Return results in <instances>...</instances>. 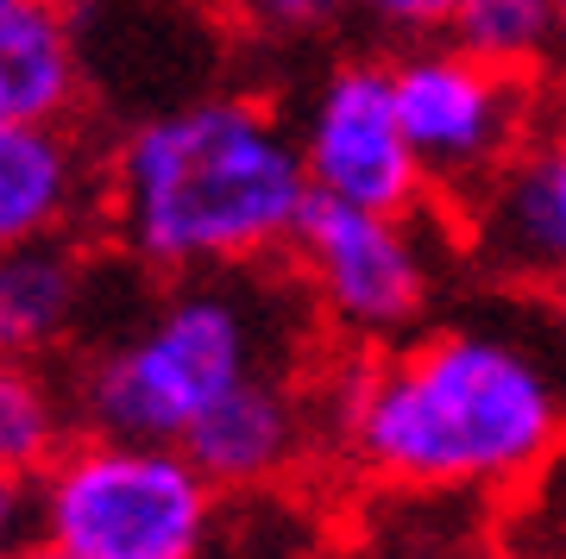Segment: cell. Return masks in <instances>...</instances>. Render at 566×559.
I'll return each mask as SVG.
<instances>
[{
	"instance_id": "1",
	"label": "cell",
	"mask_w": 566,
	"mask_h": 559,
	"mask_svg": "<svg viewBox=\"0 0 566 559\" xmlns=\"http://www.w3.org/2000/svg\"><path fill=\"white\" fill-rule=\"evenodd\" d=\"M322 428L385 491L516 497L566 453V365L510 320H447L346 365Z\"/></svg>"
},
{
	"instance_id": "2",
	"label": "cell",
	"mask_w": 566,
	"mask_h": 559,
	"mask_svg": "<svg viewBox=\"0 0 566 559\" xmlns=\"http://www.w3.org/2000/svg\"><path fill=\"white\" fill-rule=\"evenodd\" d=\"M308 201L296 126L240 88L170 101L126 126L102 158L114 245L139 271L177 283L271 264L290 252Z\"/></svg>"
},
{
	"instance_id": "3",
	"label": "cell",
	"mask_w": 566,
	"mask_h": 559,
	"mask_svg": "<svg viewBox=\"0 0 566 559\" xmlns=\"http://www.w3.org/2000/svg\"><path fill=\"white\" fill-rule=\"evenodd\" d=\"M283 371V308L240 277H189L158 296L76 378V415L88 434L182 446L240 383Z\"/></svg>"
},
{
	"instance_id": "4",
	"label": "cell",
	"mask_w": 566,
	"mask_h": 559,
	"mask_svg": "<svg viewBox=\"0 0 566 559\" xmlns=\"http://www.w3.org/2000/svg\"><path fill=\"white\" fill-rule=\"evenodd\" d=\"M39 547L63 559H202L221 491L182 446L76 434L32 484Z\"/></svg>"
},
{
	"instance_id": "5",
	"label": "cell",
	"mask_w": 566,
	"mask_h": 559,
	"mask_svg": "<svg viewBox=\"0 0 566 559\" xmlns=\"http://www.w3.org/2000/svg\"><path fill=\"white\" fill-rule=\"evenodd\" d=\"M397 114H403L409 151L422 164L428 196L447 214H460L528 139L554 107L547 82L504 76L491 63L465 57L447 39H416L390 57Z\"/></svg>"
},
{
	"instance_id": "6",
	"label": "cell",
	"mask_w": 566,
	"mask_h": 559,
	"mask_svg": "<svg viewBox=\"0 0 566 559\" xmlns=\"http://www.w3.org/2000/svg\"><path fill=\"white\" fill-rule=\"evenodd\" d=\"M290 264L322 327L359 352L416 340L441 283L422 214H371L340 201H308L290 240Z\"/></svg>"
},
{
	"instance_id": "7",
	"label": "cell",
	"mask_w": 566,
	"mask_h": 559,
	"mask_svg": "<svg viewBox=\"0 0 566 559\" xmlns=\"http://www.w3.org/2000/svg\"><path fill=\"white\" fill-rule=\"evenodd\" d=\"M296 145L315 201L371 208V214H422L434 201L397 114L390 57L334 63L296 114Z\"/></svg>"
},
{
	"instance_id": "8",
	"label": "cell",
	"mask_w": 566,
	"mask_h": 559,
	"mask_svg": "<svg viewBox=\"0 0 566 559\" xmlns=\"http://www.w3.org/2000/svg\"><path fill=\"white\" fill-rule=\"evenodd\" d=\"M453 233L504 289L547 296L566 277V95H554L535 139L453 214Z\"/></svg>"
},
{
	"instance_id": "9",
	"label": "cell",
	"mask_w": 566,
	"mask_h": 559,
	"mask_svg": "<svg viewBox=\"0 0 566 559\" xmlns=\"http://www.w3.org/2000/svg\"><path fill=\"white\" fill-rule=\"evenodd\" d=\"M315 434H322V409L308 402V390L290 371H264L240 383L214 415L196 421L182 453L227 497V491H271L290 472H303Z\"/></svg>"
},
{
	"instance_id": "10",
	"label": "cell",
	"mask_w": 566,
	"mask_h": 559,
	"mask_svg": "<svg viewBox=\"0 0 566 559\" xmlns=\"http://www.w3.org/2000/svg\"><path fill=\"white\" fill-rule=\"evenodd\" d=\"M88 208H102V164L76 133L0 114V252L76 233Z\"/></svg>"
},
{
	"instance_id": "11",
	"label": "cell",
	"mask_w": 566,
	"mask_h": 559,
	"mask_svg": "<svg viewBox=\"0 0 566 559\" xmlns=\"http://www.w3.org/2000/svg\"><path fill=\"white\" fill-rule=\"evenodd\" d=\"M95 302V259L76 233L0 252V359L44 365L82 334Z\"/></svg>"
},
{
	"instance_id": "12",
	"label": "cell",
	"mask_w": 566,
	"mask_h": 559,
	"mask_svg": "<svg viewBox=\"0 0 566 559\" xmlns=\"http://www.w3.org/2000/svg\"><path fill=\"white\" fill-rule=\"evenodd\" d=\"M82 32L70 0H0V114L70 126L82 107Z\"/></svg>"
},
{
	"instance_id": "13",
	"label": "cell",
	"mask_w": 566,
	"mask_h": 559,
	"mask_svg": "<svg viewBox=\"0 0 566 559\" xmlns=\"http://www.w3.org/2000/svg\"><path fill=\"white\" fill-rule=\"evenodd\" d=\"M447 44L504 76H560V0H460L441 25Z\"/></svg>"
},
{
	"instance_id": "14",
	"label": "cell",
	"mask_w": 566,
	"mask_h": 559,
	"mask_svg": "<svg viewBox=\"0 0 566 559\" xmlns=\"http://www.w3.org/2000/svg\"><path fill=\"white\" fill-rule=\"evenodd\" d=\"M76 397H63L44 365L0 359V478L39 484L70 446Z\"/></svg>"
},
{
	"instance_id": "15",
	"label": "cell",
	"mask_w": 566,
	"mask_h": 559,
	"mask_svg": "<svg viewBox=\"0 0 566 559\" xmlns=\"http://www.w3.org/2000/svg\"><path fill=\"white\" fill-rule=\"evenodd\" d=\"M221 13L259 44H308L346 25V13H359V0H221Z\"/></svg>"
},
{
	"instance_id": "16",
	"label": "cell",
	"mask_w": 566,
	"mask_h": 559,
	"mask_svg": "<svg viewBox=\"0 0 566 559\" xmlns=\"http://www.w3.org/2000/svg\"><path fill=\"white\" fill-rule=\"evenodd\" d=\"M460 0H359L365 20H378L385 32H397V39H441L447 13H453Z\"/></svg>"
},
{
	"instance_id": "17",
	"label": "cell",
	"mask_w": 566,
	"mask_h": 559,
	"mask_svg": "<svg viewBox=\"0 0 566 559\" xmlns=\"http://www.w3.org/2000/svg\"><path fill=\"white\" fill-rule=\"evenodd\" d=\"M32 535H39V497H32V484L0 478V559H20Z\"/></svg>"
},
{
	"instance_id": "18",
	"label": "cell",
	"mask_w": 566,
	"mask_h": 559,
	"mask_svg": "<svg viewBox=\"0 0 566 559\" xmlns=\"http://www.w3.org/2000/svg\"><path fill=\"white\" fill-rule=\"evenodd\" d=\"M547 308H554V327H560V340H566V277L547 289Z\"/></svg>"
},
{
	"instance_id": "19",
	"label": "cell",
	"mask_w": 566,
	"mask_h": 559,
	"mask_svg": "<svg viewBox=\"0 0 566 559\" xmlns=\"http://www.w3.org/2000/svg\"><path fill=\"white\" fill-rule=\"evenodd\" d=\"M20 559H63V553H57V547H25Z\"/></svg>"
},
{
	"instance_id": "20",
	"label": "cell",
	"mask_w": 566,
	"mask_h": 559,
	"mask_svg": "<svg viewBox=\"0 0 566 559\" xmlns=\"http://www.w3.org/2000/svg\"><path fill=\"white\" fill-rule=\"evenodd\" d=\"M560 76H566V0H560Z\"/></svg>"
},
{
	"instance_id": "21",
	"label": "cell",
	"mask_w": 566,
	"mask_h": 559,
	"mask_svg": "<svg viewBox=\"0 0 566 559\" xmlns=\"http://www.w3.org/2000/svg\"><path fill=\"white\" fill-rule=\"evenodd\" d=\"M70 7H76V0H70Z\"/></svg>"
}]
</instances>
